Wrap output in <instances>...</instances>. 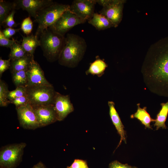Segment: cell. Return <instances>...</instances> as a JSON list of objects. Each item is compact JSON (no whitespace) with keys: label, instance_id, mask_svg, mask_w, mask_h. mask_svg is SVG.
Here are the masks:
<instances>
[{"label":"cell","instance_id":"17","mask_svg":"<svg viewBox=\"0 0 168 168\" xmlns=\"http://www.w3.org/2000/svg\"><path fill=\"white\" fill-rule=\"evenodd\" d=\"M34 59V57L28 53L24 56L11 60L10 69L11 73L26 70L31 61Z\"/></svg>","mask_w":168,"mask_h":168},{"label":"cell","instance_id":"26","mask_svg":"<svg viewBox=\"0 0 168 168\" xmlns=\"http://www.w3.org/2000/svg\"><path fill=\"white\" fill-rule=\"evenodd\" d=\"M23 96H27L26 87H17L14 90L9 91L8 98L9 100H11Z\"/></svg>","mask_w":168,"mask_h":168},{"label":"cell","instance_id":"5","mask_svg":"<svg viewBox=\"0 0 168 168\" xmlns=\"http://www.w3.org/2000/svg\"><path fill=\"white\" fill-rule=\"evenodd\" d=\"M26 144L21 142L8 144L0 150V168H16L21 161Z\"/></svg>","mask_w":168,"mask_h":168},{"label":"cell","instance_id":"9","mask_svg":"<svg viewBox=\"0 0 168 168\" xmlns=\"http://www.w3.org/2000/svg\"><path fill=\"white\" fill-rule=\"evenodd\" d=\"M20 126L26 129L34 130L41 127L37 116L29 104L16 108Z\"/></svg>","mask_w":168,"mask_h":168},{"label":"cell","instance_id":"7","mask_svg":"<svg viewBox=\"0 0 168 168\" xmlns=\"http://www.w3.org/2000/svg\"><path fill=\"white\" fill-rule=\"evenodd\" d=\"M96 3L102 6L99 13L105 16L112 23L114 27H117L122 17L124 5L125 1L122 0H95Z\"/></svg>","mask_w":168,"mask_h":168},{"label":"cell","instance_id":"11","mask_svg":"<svg viewBox=\"0 0 168 168\" xmlns=\"http://www.w3.org/2000/svg\"><path fill=\"white\" fill-rule=\"evenodd\" d=\"M28 82L26 87L38 86H51L45 78L44 71L34 59L30 63L26 70Z\"/></svg>","mask_w":168,"mask_h":168},{"label":"cell","instance_id":"28","mask_svg":"<svg viewBox=\"0 0 168 168\" xmlns=\"http://www.w3.org/2000/svg\"><path fill=\"white\" fill-rule=\"evenodd\" d=\"M15 12V9L13 10L5 19L2 25L5 28H14L18 25V24L16 23L14 19Z\"/></svg>","mask_w":168,"mask_h":168},{"label":"cell","instance_id":"34","mask_svg":"<svg viewBox=\"0 0 168 168\" xmlns=\"http://www.w3.org/2000/svg\"><path fill=\"white\" fill-rule=\"evenodd\" d=\"M109 168H138L135 166H132L127 164H123L117 160L111 162L109 164Z\"/></svg>","mask_w":168,"mask_h":168},{"label":"cell","instance_id":"2","mask_svg":"<svg viewBox=\"0 0 168 168\" xmlns=\"http://www.w3.org/2000/svg\"><path fill=\"white\" fill-rule=\"evenodd\" d=\"M86 49L87 44L83 38L74 34H67L58 63L68 68L77 67L84 57Z\"/></svg>","mask_w":168,"mask_h":168},{"label":"cell","instance_id":"12","mask_svg":"<svg viewBox=\"0 0 168 168\" xmlns=\"http://www.w3.org/2000/svg\"><path fill=\"white\" fill-rule=\"evenodd\" d=\"M53 106L56 113L57 120L62 121L74 110L73 105L68 95H64L56 92Z\"/></svg>","mask_w":168,"mask_h":168},{"label":"cell","instance_id":"30","mask_svg":"<svg viewBox=\"0 0 168 168\" xmlns=\"http://www.w3.org/2000/svg\"><path fill=\"white\" fill-rule=\"evenodd\" d=\"M10 103L14 104L16 108L26 105L29 103L27 96H23L9 100Z\"/></svg>","mask_w":168,"mask_h":168},{"label":"cell","instance_id":"19","mask_svg":"<svg viewBox=\"0 0 168 168\" xmlns=\"http://www.w3.org/2000/svg\"><path fill=\"white\" fill-rule=\"evenodd\" d=\"M140 104H137L138 109L137 111L131 114L130 118L132 119L136 118L142 124L144 125L146 128L152 129L150 125L151 122H155V119H152L147 111V107H144L142 108L140 106Z\"/></svg>","mask_w":168,"mask_h":168},{"label":"cell","instance_id":"29","mask_svg":"<svg viewBox=\"0 0 168 168\" xmlns=\"http://www.w3.org/2000/svg\"><path fill=\"white\" fill-rule=\"evenodd\" d=\"M18 42L14 39L10 40L6 38L3 35L2 31L0 30V46L2 47L11 48L12 45L16 42Z\"/></svg>","mask_w":168,"mask_h":168},{"label":"cell","instance_id":"20","mask_svg":"<svg viewBox=\"0 0 168 168\" xmlns=\"http://www.w3.org/2000/svg\"><path fill=\"white\" fill-rule=\"evenodd\" d=\"M107 66V65L104 60L100 58H97L90 63L88 69L86 71V75H96L99 77H100L104 74Z\"/></svg>","mask_w":168,"mask_h":168},{"label":"cell","instance_id":"33","mask_svg":"<svg viewBox=\"0 0 168 168\" xmlns=\"http://www.w3.org/2000/svg\"><path fill=\"white\" fill-rule=\"evenodd\" d=\"M21 28L15 29L13 28H6L3 30L2 32L4 36L10 39L12 36L19 31Z\"/></svg>","mask_w":168,"mask_h":168},{"label":"cell","instance_id":"15","mask_svg":"<svg viewBox=\"0 0 168 168\" xmlns=\"http://www.w3.org/2000/svg\"><path fill=\"white\" fill-rule=\"evenodd\" d=\"M108 105L109 108V114L113 125L120 136V140L116 149L121 145L122 141L126 143V132L124 129V126L123 124L119 115L115 108V104L112 101H109Z\"/></svg>","mask_w":168,"mask_h":168},{"label":"cell","instance_id":"10","mask_svg":"<svg viewBox=\"0 0 168 168\" xmlns=\"http://www.w3.org/2000/svg\"><path fill=\"white\" fill-rule=\"evenodd\" d=\"M96 3L95 0H74L70 5L69 10L81 19L88 21L95 13Z\"/></svg>","mask_w":168,"mask_h":168},{"label":"cell","instance_id":"4","mask_svg":"<svg viewBox=\"0 0 168 168\" xmlns=\"http://www.w3.org/2000/svg\"><path fill=\"white\" fill-rule=\"evenodd\" d=\"M70 5L54 2L37 13L35 21L38 26L35 35L38 38L44 30L49 27L66 11L69 10Z\"/></svg>","mask_w":168,"mask_h":168},{"label":"cell","instance_id":"27","mask_svg":"<svg viewBox=\"0 0 168 168\" xmlns=\"http://www.w3.org/2000/svg\"><path fill=\"white\" fill-rule=\"evenodd\" d=\"M33 23L30 17L29 16L22 21L21 29L26 35H29L33 29Z\"/></svg>","mask_w":168,"mask_h":168},{"label":"cell","instance_id":"6","mask_svg":"<svg viewBox=\"0 0 168 168\" xmlns=\"http://www.w3.org/2000/svg\"><path fill=\"white\" fill-rule=\"evenodd\" d=\"M26 88L27 97L31 105H53L56 91L52 85L35 86Z\"/></svg>","mask_w":168,"mask_h":168},{"label":"cell","instance_id":"25","mask_svg":"<svg viewBox=\"0 0 168 168\" xmlns=\"http://www.w3.org/2000/svg\"><path fill=\"white\" fill-rule=\"evenodd\" d=\"M7 84L2 80H0V106H7L10 103L8 98L9 92Z\"/></svg>","mask_w":168,"mask_h":168},{"label":"cell","instance_id":"14","mask_svg":"<svg viewBox=\"0 0 168 168\" xmlns=\"http://www.w3.org/2000/svg\"><path fill=\"white\" fill-rule=\"evenodd\" d=\"M41 127H43L58 121L53 105L32 106Z\"/></svg>","mask_w":168,"mask_h":168},{"label":"cell","instance_id":"31","mask_svg":"<svg viewBox=\"0 0 168 168\" xmlns=\"http://www.w3.org/2000/svg\"><path fill=\"white\" fill-rule=\"evenodd\" d=\"M67 168H89L86 161L82 160L76 159L70 166Z\"/></svg>","mask_w":168,"mask_h":168},{"label":"cell","instance_id":"13","mask_svg":"<svg viewBox=\"0 0 168 168\" xmlns=\"http://www.w3.org/2000/svg\"><path fill=\"white\" fill-rule=\"evenodd\" d=\"M16 9L21 8L27 11L29 16L34 18L39 12L53 4L52 0H16Z\"/></svg>","mask_w":168,"mask_h":168},{"label":"cell","instance_id":"18","mask_svg":"<svg viewBox=\"0 0 168 168\" xmlns=\"http://www.w3.org/2000/svg\"><path fill=\"white\" fill-rule=\"evenodd\" d=\"M21 35L22 37L21 44L22 47L27 53L34 57V54L36 49L40 45L38 38L33 34L25 36Z\"/></svg>","mask_w":168,"mask_h":168},{"label":"cell","instance_id":"22","mask_svg":"<svg viewBox=\"0 0 168 168\" xmlns=\"http://www.w3.org/2000/svg\"><path fill=\"white\" fill-rule=\"evenodd\" d=\"M14 9H16V7L14 1L11 2L0 0V26H2L5 19Z\"/></svg>","mask_w":168,"mask_h":168},{"label":"cell","instance_id":"3","mask_svg":"<svg viewBox=\"0 0 168 168\" xmlns=\"http://www.w3.org/2000/svg\"><path fill=\"white\" fill-rule=\"evenodd\" d=\"M39 37L40 46L47 59L50 62L58 60L65 44V36L48 28L44 30Z\"/></svg>","mask_w":168,"mask_h":168},{"label":"cell","instance_id":"16","mask_svg":"<svg viewBox=\"0 0 168 168\" xmlns=\"http://www.w3.org/2000/svg\"><path fill=\"white\" fill-rule=\"evenodd\" d=\"M88 23L98 30H103L111 27L114 25L105 16L97 13H94Z\"/></svg>","mask_w":168,"mask_h":168},{"label":"cell","instance_id":"23","mask_svg":"<svg viewBox=\"0 0 168 168\" xmlns=\"http://www.w3.org/2000/svg\"><path fill=\"white\" fill-rule=\"evenodd\" d=\"M26 70L20 71L12 73V81L16 87H26L28 82Z\"/></svg>","mask_w":168,"mask_h":168},{"label":"cell","instance_id":"24","mask_svg":"<svg viewBox=\"0 0 168 168\" xmlns=\"http://www.w3.org/2000/svg\"><path fill=\"white\" fill-rule=\"evenodd\" d=\"M10 49L8 57L11 60L22 57L28 54L18 42L14 43Z\"/></svg>","mask_w":168,"mask_h":168},{"label":"cell","instance_id":"32","mask_svg":"<svg viewBox=\"0 0 168 168\" xmlns=\"http://www.w3.org/2000/svg\"><path fill=\"white\" fill-rule=\"evenodd\" d=\"M11 60L9 58L7 60H4L0 58V76L1 77L2 74L5 71L10 68L11 65Z\"/></svg>","mask_w":168,"mask_h":168},{"label":"cell","instance_id":"1","mask_svg":"<svg viewBox=\"0 0 168 168\" xmlns=\"http://www.w3.org/2000/svg\"><path fill=\"white\" fill-rule=\"evenodd\" d=\"M141 71L144 82L150 91L168 97V36L150 46Z\"/></svg>","mask_w":168,"mask_h":168},{"label":"cell","instance_id":"21","mask_svg":"<svg viewBox=\"0 0 168 168\" xmlns=\"http://www.w3.org/2000/svg\"><path fill=\"white\" fill-rule=\"evenodd\" d=\"M161 108L157 114L156 118L155 119L154 127H156V130L161 128L166 129L167 127L165 122L168 114V101L166 103L161 104Z\"/></svg>","mask_w":168,"mask_h":168},{"label":"cell","instance_id":"35","mask_svg":"<svg viewBox=\"0 0 168 168\" xmlns=\"http://www.w3.org/2000/svg\"><path fill=\"white\" fill-rule=\"evenodd\" d=\"M31 168H47L41 161H40Z\"/></svg>","mask_w":168,"mask_h":168},{"label":"cell","instance_id":"8","mask_svg":"<svg viewBox=\"0 0 168 168\" xmlns=\"http://www.w3.org/2000/svg\"><path fill=\"white\" fill-rule=\"evenodd\" d=\"M86 21L81 19L69 10L64 12L49 28L54 32L63 36L73 27Z\"/></svg>","mask_w":168,"mask_h":168}]
</instances>
